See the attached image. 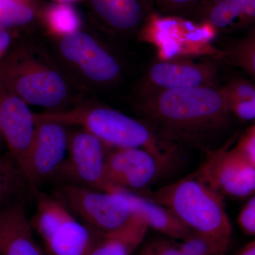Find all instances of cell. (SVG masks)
<instances>
[{"label":"cell","mask_w":255,"mask_h":255,"mask_svg":"<svg viewBox=\"0 0 255 255\" xmlns=\"http://www.w3.org/2000/svg\"><path fill=\"white\" fill-rule=\"evenodd\" d=\"M53 1H54L55 2L68 3V4H72V3L82 1V0H53Z\"/></svg>","instance_id":"obj_32"},{"label":"cell","mask_w":255,"mask_h":255,"mask_svg":"<svg viewBox=\"0 0 255 255\" xmlns=\"http://www.w3.org/2000/svg\"><path fill=\"white\" fill-rule=\"evenodd\" d=\"M11 36L9 31L0 29V63L3 61L5 55L11 44Z\"/></svg>","instance_id":"obj_30"},{"label":"cell","mask_w":255,"mask_h":255,"mask_svg":"<svg viewBox=\"0 0 255 255\" xmlns=\"http://www.w3.org/2000/svg\"><path fill=\"white\" fill-rule=\"evenodd\" d=\"M148 229L145 221L134 214L123 227L105 233L88 255H131L141 244Z\"/></svg>","instance_id":"obj_18"},{"label":"cell","mask_w":255,"mask_h":255,"mask_svg":"<svg viewBox=\"0 0 255 255\" xmlns=\"http://www.w3.org/2000/svg\"><path fill=\"white\" fill-rule=\"evenodd\" d=\"M30 222L50 255H88L105 236L82 222L56 196L36 194Z\"/></svg>","instance_id":"obj_5"},{"label":"cell","mask_w":255,"mask_h":255,"mask_svg":"<svg viewBox=\"0 0 255 255\" xmlns=\"http://www.w3.org/2000/svg\"><path fill=\"white\" fill-rule=\"evenodd\" d=\"M1 138H3L2 134H1V130H0V140H1Z\"/></svg>","instance_id":"obj_33"},{"label":"cell","mask_w":255,"mask_h":255,"mask_svg":"<svg viewBox=\"0 0 255 255\" xmlns=\"http://www.w3.org/2000/svg\"><path fill=\"white\" fill-rule=\"evenodd\" d=\"M221 54L226 61L255 81V27L228 43Z\"/></svg>","instance_id":"obj_20"},{"label":"cell","mask_w":255,"mask_h":255,"mask_svg":"<svg viewBox=\"0 0 255 255\" xmlns=\"http://www.w3.org/2000/svg\"><path fill=\"white\" fill-rule=\"evenodd\" d=\"M90 3L100 19L119 33L143 27L150 15L148 0H90Z\"/></svg>","instance_id":"obj_16"},{"label":"cell","mask_w":255,"mask_h":255,"mask_svg":"<svg viewBox=\"0 0 255 255\" xmlns=\"http://www.w3.org/2000/svg\"><path fill=\"white\" fill-rule=\"evenodd\" d=\"M166 167L150 152L135 147L113 148L106 159V174L116 191L150 187Z\"/></svg>","instance_id":"obj_12"},{"label":"cell","mask_w":255,"mask_h":255,"mask_svg":"<svg viewBox=\"0 0 255 255\" xmlns=\"http://www.w3.org/2000/svg\"><path fill=\"white\" fill-rule=\"evenodd\" d=\"M28 187L26 178L13 159L0 156V214L9 204L21 199Z\"/></svg>","instance_id":"obj_21"},{"label":"cell","mask_w":255,"mask_h":255,"mask_svg":"<svg viewBox=\"0 0 255 255\" xmlns=\"http://www.w3.org/2000/svg\"></svg>","instance_id":"obj_36"},{"label":"cell","mask_w":255,"mask_h":255,"mask_svg":"<svg viewBox=\"0 0 255 255\" xmlns=\"http://www.w3.org/2000/svg\"><path fill=\"white\" fill-rule=\"evenodd\" d=\"M0 255H44L33 237L22 198L0 214Z\"/></svg>","instance_id":"obj_15"},{"label":"cell","mask_w":255,"mask_h":255,"mask_svg":"<svg viewBox=\"0 0 255 255\" xmlns=\"http://www.w3.org/2000/svg\"><path fill=\"white\" fill-rule=\"evenodd\" d=\"M146 255H184L179 243L166 240H156L142 248Z\"/></svg>","instance_id":"obj_26"},{"label":"cell","mask_w":255,"mask_h":255,"mask_svg":"<svg viewBox=\"0 0 255 255\" xmlns=\"http://www.w3.org/2000/svg\"><path fill=\"white\" fill-rule=\"evenodd\" d=\"M152 200L170 209L193 232L231 241V222L223 196L194 174L153 193Z\"/></svg>","instance_id":"obj_3"},{"label":"cell","mask_w":255,"mask_h":255,"mask_svg":"<svg viewBox=\"0 0 255 255\" xmlns=\"http://www.w3.org/2000/svg\"><path fill=\"white\" fill-rule=\"evenodd\" d=\"M194 174L222 196L244 198L255 193V166L236 147L207 154Z\"/></svg>","instance_id":"obj_7"},{"label":"cell","mask_w":255,"mask_h":255,"mask_svg":"<svg viewBox=\"0 0 255 255\" xmlns=\"http://www.w3.org/2000/svg\"><path fill=\"white\" fill-rule=\"evenodd\" d=\"M240 255H255V240L245 247Z\"/></svg>","instance_id":"obj_31"},{"label":"cell","mask_w":255,"mask_h":255,"mask_svg":"<svg viewBox=\"0 0 255 255\" xmlns=\"http://www.w3.org/2000/svg\"><path fill=\"white\" fill-rule=\"evenodd\" d=\"M144 254H145V253H144Z\"/></svg>","instance_id":"obj_35"},{"label":"cell","mask_w":255,"mask_h":255,"mask_svg":"<svg viewBox=\"0 0 255 255\" xmlns=\"http://www.w3.org/2000/svg\"><path fill=\"white\" fill-rule=\"evenodd\" d=\"M236 147L255 166V127L241 139Z\"/></svg>","instance_id":"obj_29"},{"label":"cell","mask_w":255,"mask_h":255,"mask_svg":"<svg viewBox=\"0 0 255 255\" xmlns=\"http://www.w3.org/2000/svg\"><path fill=\"white\" fill-rule=\"evenodd\" d=\"M59 49L63 58L92 82L109 85L122 75V65L113 53L81 30L60 38Z\"/></svg>","instance_id":"obj_11"},{"label":"cell","mask_w":255,"mask_h":255,"mask_svg":"<svg viewBox=\"0 0 255 255\" xmlns=\"http://www.w3.org/2000/svg\"><path fill=\"white\" fill-rule=\"evenodd\" d=\"M139 255H146L144 254V253H142V252L141 251V253H140V254Z\"/></svg>","instance_id":"obj_34"},{"label":"cell","mask_w":255,"mask_h":255,"mask_svg":"<svg viewBox=\"0 0 255 255\" xmlns=\"http://www.w3.org/2000/svg\"><path fill=\"white\" fill-rule=\"evenodd\" d=\"M195 21L224 33L249 31L255 27V0H202Z\"/></svg>","instance_id":"obj_14"},{"label":"cell","mask_w":255,"mask_h":255,"mask_svg":"<svg viewBox=\"0 0 255 255\" xmlns=\"http://www.w3.org/2000/svg\"><path fill=\"white\" fill-rule=\"evenodd\" d=\"M219 76V65L211 60H158L147 69L144 87L171 90L218 86Z\"/></svg>","instance_id":"obj_13"},{"label":"cell","mask_w":255,"mask_h":255,"mask_svg":"<svg viewBox=\"0 0 255 255\" xmlns=\"http://www.w3.org/2000/svg\"><path fill=\"white\" fill-rule=\"evenodd\" d=\"M34 121L36 127L30 150L28 187L36 194L42 183L61 177L68 160L70 131L67 126L58 122Z\"/></svg>","instance_id":"obj_8"},{"label":"cell","mask_w":255,"mask_h":255,"mask_svg":"<svg viewBox=\"0 0 255 255\" xmlns=\"http://www.w3.org/2000/svg\"><path fill=\"white\" fill-rule=\"evenodd\" d=\"M238 222L246 234L255 236V195L247 201L241 209Z\"/></svg>","instance_id":"obj_27"},{"label":"cell","mask_w":255,"mask_h":255,"mask_svg":"<svg viewBox=\"0 0 255 255\" xmlns=\"http://www.w3.org/2000/svg\"><path fill=\"white\" fill-rule=\"evenodd\" d=\"M0 78L28 105L55 111L68 101V85L63 75L33 51L18 50L3 60Z\"/></svg>","instance_id":"obj_4"},{"label":"cell","mask_w":255,"mask_h":255,"mask_svg":"<svg viewBox=\"0 0 255 255\" xmlns=\"http://www.w3.org/2000/svg\"><path fill=\"white\" fill-rule=\"evenodd\" d=\"M107 147L80 128L69 132L68 160L61 177L97 190L115 192L106 174Z\"/></svg>","instance_id":"obj_10"},{"label":"cell","mask_w":255,"mask_h":255,"mask_svg":"<svg viewBox=\"0 0 255 255\" xmlns=\"http://www.w3.org/2000/svg\"><path fill=\"white\" fill-rule=\"evenodd\" d=\"M43 21L50 34L63 38L80 31L82 20L71 4L55 2L45 9Z\"/></svg>","instance_id":"obj_19"},{"label":"cell","mask_w":255,"mask_h":255,"mask_svg":"<svg viewBox=\"0 0 255 255\" xmlns=\"http://www.w3.org/2000/svg\"><path fill=\"white\" fill-rule=\"evenodd\" d=\"M55 195L80 221L103 233L123 227L134 216L121 190L107 192L64 181L57 185Z\"/></svg>","instance_id":"obj_6"},{"label":"cell","mask_w":255,"mask_h":255,"mask_svg":"<svg viewBox=\"0 0 255 255\" xmlns=\"http://www.w3.org/2000/svg\"><path fill=\"white\" fill-rule=\"evenodd\" d=\"M137 109L164 141L206 154L223 147L234 118L219 85L171 90L143 87Z\"/></svg>","instance_id":"obj_1"},{"label":"cell","mask_w":255,"mask_h":255,"mask_svg":"<svg viewBox=\"0 0 255 255\" xmlns=\"http://www.w3.org/2000/svg\"><path fill=\"white\" fill-rule=\"evenodd\" d=\"M228 104L255 100V81L241 78L230 79L221 85Z\"/></svg>","instance_id":"obj_25"},{"label":"cell","mask_w":255,"mask_h":255,"mask_svg":"<svg viewBox=\"0 0 255 255\" xmlns=\"http://www.w3.org/2000/svg\"><path fill=\"white\" fill-rule=\"evenodd\" d=\"M38 120L75 126L95 135L107 147L143 149L155 156L166 168L177 160V145L162 140L145 122L102 106H80L68 110L33 113Z\"/></svg>","instance_id":"obj_2"},{"label":"cell","mask_w":255,"mask_h":255,"mask_svg":"<svg viewBox=\"0 0 255 255\" xmlns=\"http://www.w3.org/2000/svg\"><path fill=\"white\" fill-rule=\"evenodd\" d=\"M166 16L195 21L202 0H153Z\"/></svg>","instance_id":"obj_24"},{"label":"cell","mask_w":255,"mask_h":255,"mask_svg":"<svg viewBox=\"0 0 255 255\" xmlns=\"http://www.w3.org/2000/svg\"><path fill=\"white\" fill-rule=\"evenodd\" d=\"M230 111L234 118L243 121H252L255 119V100L233 102L228 104Z\"/></svg>","instance_id":"obj_28"},{"label":"cell","mask_w":255,"mask_h":255,"mask_svg":"<svg viewBox=\"0 0 255 255\" xmlns=\"http://www.w3.org/2000/svg\"><path fill=\"white\" fill-rule=\"evenodd\" d=\"M121 191L128 201L132 213L140 216L149 228L181 241L192 232L168 208L131 191Z\"/></svg>","instance_id":"obj_17"},{"label":"cell","mask_w":255,"mask_h":255,"mask_svg":"<svg viewBox=\"0 0 255 255\" xmlns=\"http://www.w3.org/2000/svg\"><path fill=\"white\" fill-rule=\"evenodd\" d=\"M229 244L219 238L193 231L179 243L184 255H223Z\"/></svg>","instance_id":"obj_23"},{"label":"cell","mask_w":255,"mask_h":255,"mask_svg":"<svg viewBox=\"0 0 255 255\" xmlns=\"http://www.w3.org/2000/svg\"><path fill=\"white\" fill-rule=\"evenodd\" d=\"M35 127L33 113L27 104L10 90L0 78V130L9 148L10 157L28 184L30 150Z\"/></svg>","instance_id":"obj_9"},{"label":"cell","mask_w":255,"mask_h":255,"mask_svg":"<svg viewBox=\"0 0 255 255\" xmlns=\"http://www.w3.org/2000/svg\"><path fill=\"white\" fill-rule=\"evenodd\" d=\"M38 14L34 0H0V29L25 26Z\"/></svg>","instance_id":"obj_22"}]
</instances>
